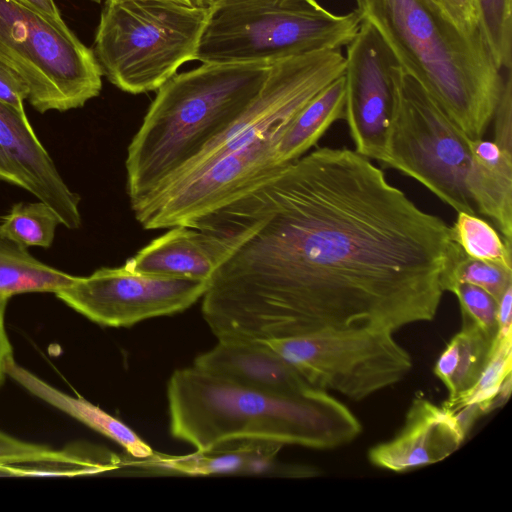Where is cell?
<instances>
[{
  "mask_svg": "<svg viewBox=\"0 0 512 512\" xmlns=\"http://www.w3.org/2000/svg\"><path fill=\"white\" fill-rule=\"evenodd\" d=\"M190 227L227 249L201 306L218 341L431 321L453 245L442 218L348 148H317Z\"/></svg>",
  "mask_w": 512,
  "mask_h": 512,
  "instance_id": "1",
  "label": "cell"
},
{
  "mask_svg": "<svg viewBox=\"0 0 512 512\" xmlns=\"http://www.w3.org/2000/svg\"><path fill=\"white\" fill-rule=\"evenodd\" d=\"M345 73L341 49L272 63L260 91L221 135L193 160L130 204L146 230L191 226L285 167L277 145L294 116Z\"/></svg>",
  "mask_w": 512,
  "mask_h": 512,
  "instance_id": "2",
  "label": "cell"
},
{
  "mask_svg": "<svg viewBox=\"0 0 512 512\" xmlns=\"http://www.w3.org/2000/svg\"><path fill=\"white\" fill-rule=\"evenodd\" d=\"M171 435L206 450L234 440L332 449L362 431L356 416L328 391L297 395L243 386L196 366L177 369L167 385Z\"/></svg>",
  "mask_w": 512,
  "mask_h": 512,
  "instance_id": "3",
  "label": "cell"
},
{
  "mask_svg": "<svg viewBox=\"0 0 512 512\" xmlns=\"http://www.w3.org/2000/svg\"><path fill=\"white\" fill-rule=\"evenodd\" d=\"M369 22L414 78L471 140L493 120L503 73L480 32H460L428 0H355Z\"/></svg>",
  "mask_w": 512,
  "mask_h": 512,
  "instance_id": "4",
  "label": "cell"
},
{
  "mask_svg": "<svg viewBox=\"0 0 512 512\" xmlns=\"http://www.w3.org/2000/svg\"><path fill=\"white\" fill-rule=\"evenodd\" d=\"M272 63L202 64L165 82L127 149L130 204L227 130L256 97Z\"/></svg>",
  "mask_w": 512,
  "mask_h": 512,
  "instance_id": "5",
  "label": "cell"
},
{
  "mask_svg": "<svg viewBox=\"0 0 512 512\" xmlns=\"http://www.w3.org/2000/svg\"><path fill=\"white\" fill-rule=\"evenodd\" d=\"M361 21L356 10L337 15L315 0H218L209 9L195 60L275 62L341 49L353 40Z\"/></svg>",
  "mask_w": 512,
  "mask_h": 512,
  "instance_id": "6",
  "label": "cell"
},
{
  "mask_svg": "<svg viewBox=\"0 0 512 512\" xmlns=\"http://www.w3.org/2000/svg\"><path fill=\"white\" fill-rule=\"evenodd\" d=\"M208 13L168 1H105L93 49L102 75L127 93L158 90L195 60Z\"/></svg>",
  "mask_w": 512,
  "mask_h": 512,
  "instance_id": "7",
  "label": "cell"
},
{
  "mask_svg": "<svg viewBox=\"0 0 512 512\" xmlns=\"http://www.w3.org/2000/svg\"><path fill=\"white\" fill-rule=\"evenodd\" d=\"M0 62L23 79L40 113L80 108L102 88L93 50L67 25L16 0H0Z\"/></svg>",
  "mask_w": 512,
  "mask_h": 512,
  "instance_id": "8",
  "label": "cell"
},
{
  "mask_svg": "<svg viewBox=\"0 0 512 512\" xmlns=\"http://www.w3.org/2000/svg\"><path fill=\"white\" fill-rule=\"evenodd\" d=\"M470 141L403 70L382 166L415 179L456 212L476 214L466 187Z\"/></svg>",
  "mask_w": 512,
  "mask_h": 512,
  "instance_id": "9",
  "label": "cell"
},
{
  "mask_svg": "<svg viewBox=\"0 0 512 512\" xmlns=\"http://www.w3.org/2000/svg\"><path fill=\"white\" fill-rule=\"evenodd\" d=\"M312 387L354 401L402 381L412 358L385 330L347 329L264 341Z\"/></svg>",
  "mask_w": 512,
  "mask_h": 512,
  "instance_id": "10",
  "label": "cell"
},
{
  "mask_svg": "<svg viewBox=\"0 0 512 512\" xmlns=\"http://www.w3.org/2000/svg\"><path fill=\"white\" fill-rule=\"evenodd\" d=\"M208 283L136 273L123 265L76 276L54 294L89 320L119 328L183 312L203 297Z\"/></svg>",
  "mask_w": 512,
  "mask_h": 512,
  "instance_id": "11",
  "label": "cell"
},
{
  "mask_svg": "<svg viewBox=\"0 0 512 512\" xmlns=\"http://www.w3.org/2000/svg\"><path fill=\"white\" fill-rule=\"evenodd\" d=\"M346 47L344 119L354 151L383 165L403 68L377 30L365 20Z\"/></svg>",
  "mask_w": 512,
  "mask_h": 512,
  "instance_id": "12",
  "label": "cell"
},
{
  "mask_svg": "<svg viewBox=\"0 0 512 512\" xmlns=\"http://www.w3.org/2000/svg\"><path fill=\"white\" fill-rule=\"evenodd\" d=\"M0 181L47 204L68 229L81 226L80 197L65 183L26 113L0 100Z\"/></svg>",
  "mask_w": 512,
  "mask_h": 512,
  "instance_id": "13",
  "label": "cell"
},
{
  "mask_svg": "<svg viewBox=\"0 0 512 512\" xmlns=\"http://www.w3.org/2000/svg\"><path fill=\"white\" fill-rule=\"evenodd\" d=\"M465 438L450 409L416 397L399 433L371 448L368 458L376 467L405 472L444 460Z\"/></svg>",
  "mask_w": 512,
  "mask_h": 512,
  "instance_id": "14",
  "label": "cell"
},
{
  "mask_svg": "<svg viewBox=\"0 0 512 512\" xmlns=\"http://www.w3.org/2000/svg\"><path fill=\"white\" fill-rule=\"evenodd\" d=\"M194 366L274 394L297 395L312 387L264 341H218L211 350L195 358Z\"/></svg>",
  "mask_w": 512,
  "mask_h": 512,
  "instance_id": "15",
  "label": "cell"
},
{
  "mask_svg": "<svg viewBox=\"0 0 512 512\" xmlns=\"http://www.w3.org/2000/svg\"><path fill=\"white\" fill-rule=\"evenodd\" d=\"M227 254L225 244L209 233L175 226L125 262L136 273L209 281Z\"/></svg>",
  "mask_w": 512,
  "mask_h": 512,
  "instance_id": "16",
  "label": "cell"
},
{
  "mask_svg": "<svg viewBox=\"0 0 512 512\" xmlns=\"http://www.w3.org/2000/svg\"><path fill=\"white\" fill-rule=\"evenodd\" d=\"M466 187L475 211L512 242V154L493 141L471 140Z\"/></svg>",
  "mask_w": 512,
  "mask_h": 512,
  "instance_id": "17",
  "label": "cell"
},
{
  "mask_svg": "<svg viewBox=\"0 0 512 512\" xmlns=\"http://www.w3.org/2000/svg\"><path fill=\"white\" fill-rule=\"evenodd\" d=\"M281 446L274 442L234 440L184 456L154 453L143 462L188 475L265 474L276 467L275 457Z\"/></svg>",
  "mask_w": 512,
  "mask_h": 512,
  "instance_id": "18",
  "label": "cell"
},
{
  "mask_svg": "<svg viewBox=\"0 0 512 512\" xmlns=\"http://www.w3.org/2000/svg\"><path fill=\"white\" fill-rule=\"evenodd\" d=\"M7 376L34 396L118 443L130 456L146 459L154 454L152 448L126 424L84 398L73 397L56 389L15 360L9 363Z\"/></svg>",
  "mask_w": 512,
  "mask_h": 512,
  "instance_id": "19",
  "label": "cell"
},
{
  "mask_svg": "<svg viewBox=\"0 0 512 512\" xmlns=\"http://www.w3.org/2000/svg\"><path fill=\"white\" fill-rule=\"evenodd\" d=\"M497 337H492L471 322L447 343L438 357L434 373L448 391L446 403L464 399L478 382L493 350Z\"/></svg>",
  "mask_w": 512,
  "mask_h": 512,
  "instance_id": "20",
  "label": "cell"
},
{
  "mask_svg": "<svg viewBox=\"0 0 512 512\" xmlns=\"http://www.w3.org/2000/svg\"><path fill=\"white\" fill-rule=\"evenodd\" d=\"M345 101L343 74L310 99L290 121L277 145L279 161L288 165L305 155L335 121L345 118Z\"/></svg>",
  "mask_w": 512,
  "mask_h": 512,
  "instance_id": "21",
  "label": "cell"
},
{
  "mask_svg": "<svg viewBox=\"0 0 512 512\" xmlns=\"http://www.w3.org/2000/svg\"><path fill=\"white\" fill-rule=\"evenodd\" d=\"M118 463V459L109 452L77 444L60 451L47 448L0 460V476L74 477L113 470Z\"/></svg>",
  "mask_w": 512,
  "mask_h": 512,
  "instance_id": "22",
  "label": "cell"
},
{
  "mask_svg": "<svg viewBox=\"0 0 512 512\" xmlns=\"http://www.w3.org/2000/svg\"><path fill=\"white\" fill-rule=\"evenodd\" d=\"M76 276L51 267L0 231V295L52 292L70 285Z\"/></svg>",
  "mask_w": 512,
  "mask_h": 512,
  "instance_id": "23",
  "label": "cell"
},
{
  "mask_svg": "<svg viewBox=\"0 0 512 512\" xmlns=\"http://www.w3.org/2000/svg\"><path fill=\"white\" fill-rule=\"evenodd\" d=\"M450 237L469 257L512 269V242L476 214L457 212Z\"/></svg>",
  "mask_w": 512,
  "mask_h": 512,
  "instance_id": "24",
  "label": "cell"
},
{
  "mask_svg": "<svg viewBox=\"0 0 512 512\" xmlns=\"http://www.w3.org/2000/svg\"><path fill=\"white\" fill-rule=\"evenodd\" d=\"M59 224L58 216L44 202H19L1 217L0 231L27 248H49Z\"/></svg>",
  "mask_w": 512,
  "mask_h": 512,
  "instance_id": "25",
  "label": "cell"
},
{
  "mask_svg": "<svg viewBox=\"0 0 512 512\" xmlns=\"http://www.w3.org/2000/svg\"><path fill=\"white\" fill-rule=\"evenodd\" d=\"M459 283L478 286L498 301L512 286V269L471 258L453 242L449 262L442 275V287L444 291H449Z\"/></svg>",
  "mask_w": 512,
  "mask_h": 512,
  "instance_id": "26",
  "label": "cell"
},
{
  "mask_svg": "<svg viewBox=\"0 0 512 512\" xmlns=\"http://www.w3.org/2000/svg\"><path fill=\"white\" fill-rule=\"evenodd\" d=\"M512 333H498L491 356L472 391L462 400L446 405L475 403L482 414L494 409V402L504 381L512 370Z\"/></svg>",
  "mask_w": 512,
  "mask_h": 512,
  "instance_id": "27",
  "label": "cell"
},
{
  "mask_svg": "<svg viewBox=\"0 0 512 512\" xmlns=\"http://www.w3.org/2000/svg\"><path fill=\"white\" fill-rule=\"evenodd\" d=\"M479 28L499 68H512V0H477Z\"/></svg>",
  "mask_w": 512,
  "mask_h": 512,
  "instance_id": "28",
  "label": "cell"
},
{
  "mask_svg": "<svg viewBox=\"0 0 512 512\" xmlns=\"http://www.w3.org/2000/svg\"><path fill=\"white\" fill-rule=\"evenodd\" d=\"M449 292L457 297L464 322L474 323L490 336L497 337V300L491 294L467 283L456 284Z\"/></svg>",
  "mask_w": 512,
  "mask_h": 512,
  "instance_id": "29",
  "label": "cell"
},
{
  "mask_svg": "<svg viewBox=\"0 0 512 512\" xmlns=\"http://www.w3.org/2000/svg\"><path fill=\"white\" fill-rule=\"evenodd\" d=\"M504 71L501 93L493 116V142L512 154V72L511 69Z\"/></svg>",
  "mask_w": 512,
  "mask_h": 512,
  "instance_id": "30",
  "label": "cell"
},
{
  "mask_svg": "<svg viewBox=\"0 0 512 512\" xmlns=\"http://www.w3.org/2000/svg\"><path fill=\"white\" fill-rule=\"evenodd\" d=\"M460 32L473 36L480 32L477 0H428Z\"/></svg>",
  "mask_w": 512,
  "mask_h": 512,
  "instance_id": "31",
  "label": "cell"
},
{
  "mask_svg": "<svg viewBox=\"0 0 512 512\" xmlns=\"http://www.w3.org/2000/svg\"><path fill=\"white\" fill-rule=\"evenodd\" d=\"M28 95L29 90L23 79L0 62V100L25 112L24 101Z\"/></svg>",
  "mask_w": 512,
  "mask_h": 512,
  "instance_id": "32",
  "label": "cell"
},
{
  "mask_svg": "<svg viewBox=\"0 0 512 512\" xmlns=\"http://www.w3.org/2000/svg\"><path fill=\"white\" fill-rule=\"evenodd\" d=\"M47 448L49 447L22 441L0 431V460L37 453Z\"/></svg>",
  "mask_w": 512,
  "mask_h": 512,
  "instance_id": "33",
  "label": "cell"
},
{
  "mask_svg": "<svg viewBox=\"0 0 512 512\" xmlns=\"http://www.w3.org/2000/svg\"><path fill=\"white\" fill-rule=\"evenodd\" d=\"M7 297L0 295V386L7 376V367L14 359L13 350L10 344L4 322L5 309L8 302Z\"/></svg>",
  "mask_w": 512,
  "mask_h": 512,
  "instance_id": "34",
  "label": "cell"
},
{
  "mask_svg": "<svg viewBox=\"0 0 512 512\" xmlns=\"http://www.w3.org/2000/svg\"><path fill=\"white\" fill-rule=\"evenodd\" d=\"M512 286L506 289L497 301V323L498 333L501 335H507L512 333Z\"/></svg>",
  "mask_w": 512,
  "mask_h": 512,
  "instance_id": "35",
  "label": "cell"
},
{
  "mask_svg": "<svg viewBox=\"0 0 512 512\" xmlns=\"http://www.w3.org/2000/svg\"><path fill=\"white\" fill-rule=\"evenodd\" d=\"M23 5L36 10L59 25H67L54 0H16Z\"/></svg>",
  "mask_w": 512,
  "mask_h": 512,
  "instance_id": "36",
  "label": "cell"
},
{
  "mask_svg": "<svg viewBox=\"0 0 512 512\" xmlns=\"http://www.w3.org/2000/svg\"><path fill=\"white\" fill-rule=\"evenodd\" d=\"M191 5L198 8L210 9L218 0H189Z\"/></svg>",
  "mask_w": 512,
  "mask_h": 512,
  "instance_id": "37",
  "label": "cell"
},
{
  "mask_svg": "<svg viewBox=\"0 0 512 512\" xmlns=\"http://www.w3.org/2000/svg\"><path fill=\"white\" fill-rule=\"evenodd\" d=\"M91 1H94L97 3L101 2V0H91ZM105 1H123V0H105ZM159 1H168V2H173V3H177V4H181V5L192 6L189 0H159Z\"/></svg>",
  "mask_w": 512,
  "mask_h": 512,
  "instance_id": "38",
  "label": "cell"
}]
</instances>
